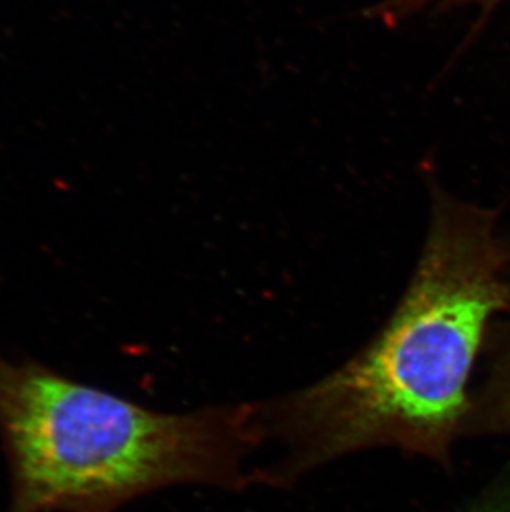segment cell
I'll return each instance as SVG.
<instances>
[{"label": "cell", "mask_w": 510, "mask_h": 512, "mask_svg": "<svg viewBox=\"0 0 510 512\" xmlns=\"http://www.w3.org/2000/svg\"><path fill=\"white\" fill-rule=\"evenodd\" d=\"M477 512H510V504H491V506H486V508H481Z\"/></svg>", "instance_id": "obj_5"}, {"label": "cell", "mask_w": 510, "mask_h": 512, "mask_svg": "<svg viewBox=\"0 0 510 512\" xmlns=\"http://www.w3.org/2000/svg\"><path fill=\"white\" fill-rule=\"evenodd\" d=\"M506 242L509 305L491 330V370L486 383L472 395L466 435L510 433V234Z\"/></svg>", "instance_id": "obj_3"}, {"label": "cell", "mask_w": 510, "mask_h": 512, "mask_svg": "<svg viewBox=\"0 0 510 512\" xmlns=\"http://www.w3.org/2000/svg\"><path fill=\"white\" fill-rule=\"evenodd\" d=\"M499 211L431 183V219L413 277L385 327L335 372L259 403L284 456L259 481L284 486L358 451L393 448L446 464L471 413L469 382L509 305Z\"/></svg>", "instance_id": "obj_1"}, {"label": "cell", "mask_w": 510, "mask_h": 512, "mask_svg": "<svg viewBox=\"0 0 510 512\" xmlns=\"http://www.w3.org/2000/svg\"><path fill=\"white\" fill-rule=\"evenodd\" d=\"M259 403L166 413L0 348L4 512H115L174 486L244 489Z\"/></svg>", "instance_id": "obj_2"}, {"label": "cell", "mask_w": 510, "mask_h": 512, "mask_svg": "<svg viewBox=\"0 0 510 512\" xmlns=\"http://www.w3.org/2000/svg\"><path fill=\"white\" fill-rule=\"evenodd\" d=\"M502 2L504 0H383L381 4L373 5L366 10L365 15L381 20L386 25H395L414 15L436 14V12H449L461 7H474L481 12L477 24H484V20Z\"/></svg>", "instance_id": "obj_4"}]
</instances>
